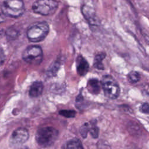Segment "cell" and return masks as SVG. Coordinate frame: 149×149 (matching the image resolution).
I'll use <instances>...</instances> for the list:
<instances>
[{"label": "cell", "instance_id": "13", "mask_svg": "<svg viewBox=\"0 0 149 149\" xmlns=\"http://www.w3.org/2000/svg\"><path fill=\"white\" fill-rule=\"evenodd\" d=\"M65 148H83V146L81 144V141L77 139H74L70 140V141H68L66 144Z\"/></svg>", "mask_w": 149, "mask_h": 149}, {"label": "cell", "instance_id": "3", "mask_svg": "<svg viewBox=\"0 0 149 149\" xmlns=\"http://www.w3.org/2000/svg\"><path fill=\"white\" fill-rule=\"evenodd\" d=\"M49 28L47 23L42 22L34 24L27 31V37L29 41L38 42L42 41L48 35Z\"/></svg>", "mask_w": 149, "mask_h": 149}, {"label": "cell", "instance_id": "1", "mask_svg": "<svg viewBox=\"0 0 149 149\" xmlns=\"http://www.w3.org/2000/svg\"><path fill=\"white\" fill-rule=\"evenodd\" d=\"M58 137V132L53 127H44L38 130L36 140L42 147H48L55 143Z\"/></svg>", "mask_w": 149, "mask_h": 149}, {"label": "cell", "instance_id": "7", "mask_svg": "<svg viewBox=\"0 0 149 149\" xmlns=\"http://www.w3.org/2000/svg\"><path fill=\"white\" fill-rule=\"evenodd\" d=\"M29 136V132L26 129L19 127L12 133L9 139V144L11 146L22 145L28 140Z\"/></svg>", "mask_w": 149, "mask_h": 149}, {"label": "cell", "instance_id": "21", "mask_svg": "<svg viewBox=\"0 0 149 149\" xmlns=\"http://www.w3.org/2000/svg\"><path fill=\"white\" fill-rule=\"evenodd\" d=\"M5 15L2 12H0V23L4 22L5 21Z\"/></svg>", "mask_w": 149, "mask_h": 149}, {"label": "cell", "instance_id": "20", "mask_svg": "<svg viewBox=\"0 0 149 149\" xmlns=\"http://www.w3.org/2000/svg\"><path fill=\"white\" fill-rule=\"evenodd\" d=\"M5 61V55L3 51L0 48V66L2 65Z\"/></svg>", "mask_w": 149, "mask_h": 149}, {"label": "cell", "instance_id": "4", "mask_svg": "<svg viewBox=\"0 0 149 149\" xmlns=\"http://www.w3.org/2000/svg\"><path fill=\"white\" fill-rule=\"evenodd\" d=\"M101 83L104 94L107 98L116 99L119 97L120 92V87L112 76L109 74L104 76Z\"/></svg>", "mask_w": 149, "mask_h": 149}, {"label": "cell", "instance_id": "6", "mask_svg": "<svg viewBox=\"0 0 149 149\" xmlns=\"http://www.w3.org/2000/svg\"><path fill=\"white\" fill-rule=\"evenodd\" d=\"M23 60L30 65H37L41 63L43 59V52L38 45H31L27 47L22 54Z\"/></svg>", "mask_w": 149, "mask_h": 149}, {"label": "cell", "instance_id": "19", "mask_svg": "<svg viewBox=\"0 0 149 149\" xmlns=\"http://www.w3.org/2000/svg\"><path fill=\"white\" fill-rule=\"evenodd\" d=\"M17 31L13 29L10 28L6 31V35L10 38H15L17 37Z\"/></svg>", "mask_w": 149, "mask_h": 149}, {"label": "cell", "instance_id": "11", "mask_svg": "<svg viewBox=\"0 0 149 149\" xmlns=\"http://www.w3.org/2000/svg\"><path fill=\"white\" fill-rule=\"evenodd\" d=\"M87 89L90 93L93 94H97L101 90V83L96 79H91L88 81Z\"/></svg>", "mask_w": 149, "mask_h": 149}, {"label": "cell", "instance_id": "17", "mask_svg": "<svg viewBox=\"0 0 149 149\" xmlns=\"http://www.w3.org/2000/svg\"><path fill=\"white\" fill-rule=\"evenodd\" d=\"M89 132L93 137L94 138H97L98 136V133H99V129L96 126H93L90 127Z\"/></svg>", "mask_w": 149, "mask_h": 149}, {"label": "cell", "instance_id": "12", "mask_svg": "<svg viewBox=\"0 0 149 149\" xmlns=\"http://www.w3.org/2000/svg\"><path fill=\"white\" fill-rule=\"evenodd\" d=\"M106 54L104 52H101L96 55L94 58L93 65L94 68L100 70H104V67L102 64V60L105 58Z\"/></svg>", "mask_w": 149, "mask_h": 149}, {"label": "cell", "instance_id": "15", "mask_svg": "<svg viewBox=\"0 0 149 149\" xmlns=\"http://www.w3.org/2000/svg\"><path fill=\"white\" fill-rule=\"evenodd\" d=\"M59 114L66 118H73L75 116L76 113L73 110H61L59 111Z\"/></svg>", "mask_w": 149, "mask_h": 149}, {"label": "cell", "instance_id": "18", "mask_svg": "<svg viewBox=\"0 0 149 149\" xmlns=\"http://www.w3.org/2000/svg\"><path fill=\"white\" fill-rule=\"evenodd\" d=\"M140 111L142 113L149 114V103L144 102L140 107Z\"/></svg>", "mask_w": 149, "mask_h": 149}, {"label": "cell", "instance_id": "8", "mask_svg": "<svg viewBox=\"0 0 149 149\" xmlns=\"http://www.w3.org/2000/svg\"><path fill=\"white\" fill-rule=\"evenodd\" d=\"M81 12L85 19L90 24L97 26L98 24V19L97 17L94 10L87 5H83L81 8Z\"/></svg>", "mask_w": 149, "mask_h": 149}, {"label": "cell", "instance_id": "2", "mask_svg": "<svg viewBox=\"0 0 149 149\" xmlns=\"http://www.w3.org/2000/svg\"><path fill=\"white\" fill-rule=\"evenodd\" d=\"M24 5L22 0H4L1 5L2 12L6 16L18 17L24 12Z\"/></svg>", "mask_w": 149, "mask_h": 149}, {"label": "cell", "instance_id": "9", "mask_svg": "<svg viewBox=\"0 0 149 149\" xmlns=\"http://www.w3.org/2000/svg\"><path fill=\"white\" fill-rule=\"evenodd\" d=\"M76 68L78 74L84 76L88 70L89 65L82 56H79L76 59Z\"/></svg>", "mask_w": 149, "mask_h": 149}, {"label": "cell", "instance_id": "14", "mask_svg": "<svg viewBox=\"0 0 149 149\" xmlns=\"http://www.w3.org/2000/svg\"><path fill=\"white\" fill-rule=\"evenodd\" d=\"M127 79L130 83H136L138 82L140 79V74L134 70H132L129 73L127 74Z\"/></svg>", "mask_w": 149, "mask_h": 149}, {"label": "cell", "instance_id": "5", "mask_svg": "<svg viewBox=\"0 0 149 149\" xmlns=\"http://www.w3.org/2000/svg\"><path fill=\"white\" fill-rule=\"evenodd\" d=\"M58 6V3L55 0H37L33 4L32 9L36 13L47 16L55 13Z\"/></svg>", "mask_w": 149, "mask_h": 149}, {"label": "cell", "instance_id": "16", "mask_svg": "<svg viewBox=\"0 0 149 149\" xmlns=\"http://www.w3.org/2000/svg\"><path fill=\"white\" fill-rule=\"evenodd\" d=\"M89 129H90V126L88 123H85L81 127L80 132L81 136L84 138H85L87 136V134L88 132H89Z\"/></svg>", "mask_w": 149, "mask_h": 149}, {"label": "cell", "instance_id": "10", "mask_svg": "<svg viewBox=\"0 0 149 149\" xmlns=\"http://www.w3.org/2000/svg\"><path fill=\"white\" fill-rule=\"evenodd\" d=\"M44 88V85L40 81H36L34 82L30 86L29 90V95L31 98H36L40 96Z\"/></svg>", "mask_w": 149, "mask_h": 149}]
</instances>
